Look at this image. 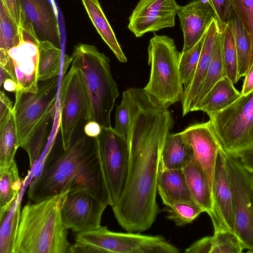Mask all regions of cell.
Here are the masks:
<instances>
[{
	"label": "cell",
	"mask_w": 253,
	"mask_h": 253,
	"mask_svg": "<svg viewBox=\"0 0 253 253\" xmlns=\"http://www.w3.org/2000/svg\"><path fill=\"white\" fill-rule=\"evenodd\" d=\"M122 97L129 114L128 165L123 192L112 208L125 231L141 233L152 227L159 212L158 177L164 145L174 122L168 108L155 101L143 88H128Z\"/></svg>",
	"instance_id": "6da1fadb"
},
{
	"label": "cell",
	"mask_w": 253,
	"mask_h": 253,
	"mask_svg": "<svg viewBox=\"0 0 253 253\" xmlns=\"http://www.w3.org/2000/svg\"><path fill=\"white\" fill-rule=\"evenodd\" d=\"M87 190L111 206L95 138L73 139L69 147L46 157L29 186V202H38L72 191Z\"/></svg>",
	"instance_id": "7a4b0ae2"
},
{
	"label": "cell",
	"mask_w": 253,
	"mask_h": 253,
	"mask_svg": "<svg viewBox=\"0 0 253 253\" xmlns=\"http://www.w3.org/2000/svg\"><path fill=\"white\" fill-rule=\"evenodd\" d=\"M58 77L42 82L36 92L17 89L13 115L20 145L27 153L30 167L45 148L57 104Z\"/></svg>",
	"instance_id": "3957f363"
},
{
	"label": "cell",
	"mask_w": 253,
	"mask_h": 253,
	"mask_svg": "<svg viewBox=\"0 0 253 253\" xmlns=\"http://www.w3.org/2000/svg\"><path fill=\"white\" fill-rule=\"evenodd\" d=\"M67 193L25 205L14 253H71L68 229L61 215V203Z\"/></svg>",
	"instance_id": "277c9868"
},
{
	"label": "cell",
	"mask_w": 253,
	"mask_h": 253,
	"mask_svg": "<svg viewBox=\"0 0 253 253\" xmlns=\"http://www.w3.org/2000/svg\"><path fill=\"white\" fill-rule=\"evenodd\" d=\"M71 63L79 71L87 94L89 121L102 127H112L111 114L119 95L112 76L109 58L93 45L79 43L70 56Z\"/></svg>",
	"instance_id": "5b68a950"
},
{
	"label": "cell",
	"mask_w": 253,
	"mask_h": 253,
	"mask_svg": "<svg viewBox=\"0 0 253 253\" xmlns=\"http://www.w3.org/2000/svg\"><path fill=\"white\" fill-rule=\"evenodd\" d=\"M180 55L174 40L168 36L155 35L149 41L150 74L143 89L155 101L168 108L181 101L183 95L179 70Z\"/></svg>",
	"instance_id": "8992f818"
},
{
	"label": "cell",
	"mask_w": 253,
	"mask_h": 253,
	"mask_svg": "<svg viewBox=\"0 0 253 253\" xmlns=\"http://www.w3.org/2000/svg\"><path fill=\"white\" fill-rule=\"evenodd\" d=\"M178 249L160 235L117 232L107 226L77 233L71 253H178Z\"/></svg>",
	"instance_id": "52a82bcc"
},
{
	"label": "cell",
	"mask_w": 253,
	"mask_h": 253,
	"mask_svg": "<svg viewBox=\"0 0 253 253\" xmlns=\"http://www.w3.org/2000/svg\"><path fill=\"white\" fill-rule=\"evenodd\" d=\"M208 115L217 140L227 154L238 158L253 148V90L241 95L224 110Z\"/></svg>",
	"instance_id": "ba28073f"
},
{
	"label": "cell",
	"mask_w": 253,
	"mask_h": 253,
	"mask_svg": "<svg viewBox=\"0 0 253 253\" xmlns=\"http://www.w3.org/2000/svg\"><path fill=\"white\" fill-rule=\"evenodd\" d=\"M95 139L112 207L119 200L126 182L129 159L127 140L112 127L102 126Z\"/></svg>",
	"instance_id": "9c48e42d"
},
{
	"label": "cell",
	"mask_w": 253,
	"mask_h": 253,
	"mask_svg": "<svg viewBox=\"0 0 253 253\" xmlns=\"http://www.w3.org/2000/svg\"><path fill=\"white\" fill-rule=\"evenodd\" d=\"M59 97L61 143L65 149L72 142L81 121L88 122L89 117L87 94L81 74L74 66L62 76Z\"/></svg>",
	"instance_id": "30bf717a"
},
{
	"label": "cell",
	"mask_w": 253,
	"mask_h": 253,
	"mask_svg": "<svg viewBox=\"0 0 253 253\" xmlns=\"http://www.w3.org/2000/svg\"><path fill=\"white\" fill-rule=\"evenodd\" d=\"M225 158L233 194L235 233L247 253H253V189L239 159L226 153Z\"/></svg>",
	"instance_id": "8fae6325"
},
{
	"label": "cell",
	"mask_w": 253,
	"mask_h": 253,
	"mask_svg": "<svg viewBox=\"0 0 253 253\" xmlns=\"http://www.w3.org/2000/svg\"><path fill=\"white\" fill-rule=\"evenodd\" d=\"M40 42L30 23L20 27L19 39L8 52L12 79L18 90L36 92L39 89Z\"/></svg>",
	"instance_id": "7c38bea8"
},
{
	"label": "cell",
	"mask_w": 253,
	"mask_h": 253,
	"mask_svg": "<svg viewBox=\"0 0 253 253\" xmlns=\"http://www.w3.org/2000/svg\"><path fill=\"white\" fill-rule=\"evenodd\" d=\"M107 206L87 190L67 192L61 206V215L67 229L79 233L101 226L103 213Z\"/></svg>",
	"instance_id": "4fadbf2b"
},
{
	"label": "cell",
	"mask_w": 253,
	"mask_h": 253,
	"mask_svg": "<svg viewBox=\"0 0 253 253\" xmlns=\"http://www.w3.org/2000/svg\"><path fill=\"white\" fill-rule=\"evenodd\" d=\"M212 195L213 211L210 217L214 232L227 231L235 233L233 194L225 153L221 146L214 172Z\"/></svg>",
	"instance_id": "5bb4252c"
},
{
	"label": "cell",
	"mask_w": 253,
	"mask_h": 253,
	"mask_svg": "<svg viewBox=\"0 0 253 253\" xmlns=\"http://www.w3.org/2000/svg\"><path fill=\"white\" fill-rule=\"evenodd\" d=\"M178 6L175 0H140L129 17L128 29L139 38L173 27Z\"/></svg>",
	"instance_id": "9a60e30c"
},
{
	"label": "cell",
	"mask_w": 253,
	"mask_h": 253,
	"mask_svg": "<svg viewBox=\"0 0 253 253\" xmlns=\"http://www.w3.org/2000/svg\"><path fill=\"white\" fill-rule=\"evenodd\" d=\"M181 132L191 147L212 194L214 172L220 145L209 121L190 125Z\"/></svg>",
	"instance_id": "2e32d148"
},
{
	"label": "cell",
	"mask_w": 253,
	"mask_h": 253,
	"mask_svg": "<svg viewBox=\"0 0 253 253\" xmlns=\"http://www.w3.org/2000/svg\"><path fill=\"white\" fill-rule=\"evenodd\" d=\"M18 0L21 10V25L24 23H30L40 41H48L60 47V31L51 1Z\"/></svg>",
	"instance_id": "e0dca14e"
},
{
	"label": "cell",
	"mask_w": 253,
	"mask_h": 253,
	"mask_svg": "<svg viewBox=\"0 0 253 253\" xmlns=\"http://www.w3.org/2000/svg\"><path fill=\"white\" fill-rule=\"evenodd\" d=\"M177 14L183 36L181 52L191 48L205 34L215 14L207 0H194L179 5Z\"/></svg>",
	"instance_id": "ac0fdd59"
},
{
	"label": "cell",
	"mask_w": 253,
	"mask_h": 253,
	"mask_svg": "<svg viewBox=\"0 0 253 253\" xmlns=\"http://www.w3.org/2000/svg\"><path fill=\"white\" fill-rule=\"evenodd\" d=\"M221 27L216 18L213 19L207 28L200 59L196 70L188 83L184 86L181 101L182 116L192 112L211 63L216 40L221 33Z\"/></svg>",
	"instance_id": "d6986e66"
},
{
	"label": "cell",
	"mask_w": 253,
	"mask_h": 253,
	"mask_svg": "<svg viewBox=\"0 0 253 253\" xmlns=\"http://www.w3.org/2000/svg\"><path fill=\"white\" fill-rule=\"evenodd\" d=\"M157 192L165 207L181 202L196 203L181 169H169L160 165Z\"/></svg>",
	"instance_id": "ffe728a7"
},
{
	"label": "cell",
	"mask_w": 253,
	"mask_h": 253,
	"mask_svg": "<svg viewBox=\"0 0 253 253\" xmlns=\"http://www.w3.org/2000/svg\"><path fill=\"white\" fill-rule=\"evenodd\" d=\"M182 170L194 200L210 216L213 208L212 194L202 169L194 157Z\"/></svg>",
	"instance_id": "44dd1931"
},
{
	"label": "cell",
	"mask_w": 253,
	"mask_h": 253,
	"mask_svg": "<svg viewBox=\"0 0 253 253\" xmlns=\"http://www.w3.org/2000/svg\"><path fill=\"white\" fill-rule=\"evenodd\" d=\"M241 95L231 81L224 77L213 86L193 108L192 112L201 111L208 115L222 111L231 105Z\"/></svg>",
	"instance_id": "7402d4cb"
},
{
	"label": "cell",
	"mask_w": 253,
	"mask_h": 253,
	"mask_svg": "<svg viewBox=\"0 0 253 253\" xmlns=\"http://www.w3.org/2000/svg\"><path fill=\"white\" fill-rule=\"evenodd\" d=\"M86 12L97 32L121 63L127 62L124 53L99 0H81Z\"/></svg>",
	"instance_id": "603a6c76"
},
{
	"label": "cell",
	"mask_w": 253,
	"mask_h": 253,
	"mask_svg": "<svg viewBox=\"0 0 253 253\" xmlns=\"http://www.w3.org/2000/svg\"><path fill=\"white\" fill-rule=\"evenodd\" d=\"M191 147L182 133H170L164 145L161 165L169 169H182L193 158Z\"/></svg>",
	"instance_id": "cb8c5ba5"
},
{
	"label": "cell",
	"mask_w": 253,
	"mask_h": 253,
	"mask_svg": "<svg viewBox=\"0 0 253 253\" xmlns=\"http://www.w3.org/2000/svg\"><path fill=\"white\" fill-rule=\"evenodd\" d=\"M22 182L15 160L0 167V217L12 208L18 199Z\"/></svg>",
	"instance_id": "d4e9b609"
},
{
	"label": "cell",
	"mask_w": 253,
	"mask_h": 253,
	"mask_svg": "<svg viewBox=\"0 0 253 253\" xmlns=\"http://www.w3.org/2000/svg\"><path fill=\"white\" fill-rule=\"evenodd\" d=\"M20 27L13 20L3 2L0 0V66L12 77L8 55L9 50L18 41Z\"/></svg>",
	"instance_id": "484cf974"
},
{
	"label": "cell",
	"mask_w": 253,
	"mask_h": 253,
	"mask_svg": "<svg viewBox=\"0 0 253 253\" xmlns=\"http://www.w3.org/2000/svg\"><path fill=\"white\" fill-rule=\"evenodd\" d=\"M228 25L234 39L240 79L245 76L252 62V43L247 31L233 9Z\"/></svg>",
	"instance_id": "4316f807"
},
{
	"label": "cell",
	"mask_w": 253,
	"mask_h": 253,
	"mask_svg": "<svg viewBox=\"0 0 253 253\" xmlns=\"http://www.w3.org/2000/svg\"><path fill=\"white\" fill-rule=\"evenodd\" d=\"M61 50L48 41H40L39 60V81L44 82L60 74Z\"/></svg>",
	"instance_id": "83f0119b"
},
{
	"label": "cell",
	"mask_w": 253,
	"mask_h": 253,
	"mask_svg": "<svg viewBox=\"0 0 253 253\" xmlns=\"http://www.w3.org/2000/svg\"><path fill=\"white\" fill-rule=\"evenodd\" d=\"M18 199L11 210L0 217V253H14L21 212Z\"/></svg>",
	"instance_id": "f1b7e54d"
},
{
	"label": "cell",
	"mask_w": 253,
	"mask_h": 253,
	"mask_svg": "<svg viewBox=\"0 0 253 253\" xmlns=\"http://www.w3.org/2000/svg\"><path fill=\"white\" fill-rule=\"evenodd\" d=\"M20 147L12 112L0 125V167L10 164L14 160Z\"/></svg>",
	"instance_id": "f546056e"
},
{
	"label": "cell",
	"mask_w": 253,
	"mask_h": 253,
	"mask_svg": "<svg viewBox=\"0 0 253 253\" xmlns=\"http://www.w3.org/2000/svg\"><path fill=\"white\" fill-rule=\"evenodd\" d=\"M222 61L226 77L234 84L239 81L238 57L234 37L228 25L221 28Z\"/></svg>",
	"instance_id": "4dcf8cb0"
},
{
	"label": "cell",
	"mask_w": 253,
	"mask_h": 253,
	"mask_svg": "<svg viewBox=\"0 0 253 253\" xmlns=\"http://www.w3.org/2000/svg\"><path fill=\"white\" fill-rule=\"evenodd\" d=\"M224 77H226L222 58L220 33L215 42L212 58L196 98L194 107L205 97L217 82Z\"/></svg>",
	"instance_id": "1f68e13d"
},
{
	"label": "cell",
	"mask_w": 253,
	"mask_h": 253,
	"mask_svg": "<svg viewBox=\"0 0 253 253\" xmlns=\"http://www.w3.org/2000/svg\"><path fill=\"white\" fill-rule=\"evenodd\" d=\"M164 210L168 213L167 218L178 226L192 223L200 214L205 212L195 203H177L170 207H165Z\"/></svg>",
	"instance_id": "d6a6232c"
},
{
	"label": "cell",
	"mask_w": 253,
	"mask_h": 253,
	"mask_svg": "<svg viewBox=\"0 0 253 253\" xmlns=\"http://www.w3.org/2000/svg\"><path fill=\"white\" fill-rule=\"evenodd\" d=\"M205 36V33L191 48L186 52H181L179 70L181 80L184 86L188 83L196 70L200 59Z\"/></svg>",
	"instance_id": "836d02e7"
},
{
	"label": "cell",
	"mask_w": 253,
	"mask_h": 253,
	"mask_svg": "<svg viewBox=\"0 0 253 253\" xmlns=\"http://www.w3.org/2000/svg\"><path fill=\"white\" fill-rule=\"evenodd\" d=\"M244 250L235 233L227 231L214 232L210 253H241Z\"/></svg>",
	"instance_id": "e575fe53"
},
{
	"label": "cell",
	"mask_w": 253,
	"mask_h": 253,
	"mask_svg": "<svg viewBox=\"0 0 253 253\" xmlns=\"http://www.w3.org/2000/svg\"><path fill=\"white\" fill-rule=\"evenodd\" d=\"M234 12L242 23L251 41L253 61V0H231Z\"/></svg>",
	"instance_id": "d590c367"
},
{
	"label": "cell",
	"mask_w": 253,
	"mask_h": 253,
	"mask_svg": "<svg viewBox=\"0 0 253 253\" xmlns=\"http://www.w3.org/2000/svg\"><path fill=\"white\" fill-rule=\"evenodd\" d=\"M212 8L221 28L228 25L233 8L231 0H207Z\"/></svg>",
	"instance_id": "8d00e7d4"
},
{
	"label": "cell",
	"mask_w": 253,
	"mask_h": 253,
	"mask_svg": "<svg viewBox=\"0 0 253 253\" xmlns=\"http://www.w3.org/2000/svg\"><path fill=\"white\" fill-rule=\"evenodd\" d=\"M129 125V114L125 100L122 98L121 103L117 106L115 113V123L114 130L120 135L126 138Z\"/></svg>",
	"instance_id": "74e56055"
},
{
	"label": "cell",
	"mask_w": 253,
	"mask_h": 253,
	"mask_svg": "<svg viewBox=\"0 0 253 253\" xmlns=\"http://www.w3.org/2000/svg\"><path fill=\"white\" fill-rule=\"evenodd\" d=\"M212 245V236L204 237L186 249L187 253H210Z\"/></svg>",
	"instance_id": "f35d334b"
},
{
	"label": "cell",
	"mask_w": 253,
	"mask_h": 253,
	"mask_svg": "<svg viewBox=\"0 0 253 253\" xmlns=\"http://www.w3.org/2000/svg\"><path fill=\"white\" fill-rule=\"evenodd\" d=\"M14 103L2 90L0 92V125L12 112Z\"/></svg>",
	"instance_id": "ab89813d"
},
{
	"label": "cell",
	"mask_w": 253,
	"mask_h": 253,
	"mask_svg": "<svg viewBox=\"0 0 253 253\" xmlns=\"http://www.w3.org/2000/svg\"><path fill=\"white\" fill-rule=\"evenodd\" d=\"M10 15L18 26L21 23V10L18 0H2Z\"/></svg>",
	"instance_id": "60d3db41"
},
{
	"label": "cell",
	"mask_w": 253,
	"mask_h": 253,
	"mask_svg": "<svg viewBox=\"0 0 253 253\" xmlns=\"http://www.w3.org/2000/svg\"><path fill=\"white\" fill-rule=\"evenodd\" d=\"M238 158L244 168L249 173L253 174V148L245 151Z\"/></svg>",
	"instance_id": "b9f144b4"
},
{
	"label": "cell",
	"mask_w": 253,
	"mask_h": 253,
	"mask_svg": "<svg viewBox=\"0 0 253 253\" xmlns=\"http://www.w3.org/2000/svg\"><path fill=\"white\" fill-rule=\"evenodd\" d=\"M102 126L97 122L89 121L84 126V133L87 136L96 138L101 133Z\"/></svg>",
	"instance_id": "7bdbcfd3"
},
{
	"label": "cell",
	"mask_w": 253,
	"mask_h": 253,
	"mask_svg": "<svg viewBox=\"0 0 253 253\" xmlns=\"http://www.w3.org/2000/svg\"><path fill=\"white\" fill-rule=\"evenodd\" d=\"M241 95L246 94L253 90V61L245 75Z\"/></svg>",
	"instance_id": "ee69618b"
},
{
	"label": "cell",
	"mask_w": 253,
	"mask_h": 253,
	"mask_svg": "<svg viewBox=\"0 0 253 253\" xmlns=\"http://www.w3.org/2000/svg\"><path fill=\"white\" fill-rule=\"evenodd\" d=\"M2 85L4 90L9 92H15L18 89L17 82L10 78L6 79Z\"/></svg>",
	"instance_id": "f6af8a7d"
},
{
	"label": "cell",
	"mask_w": 253,
	"mask_h": 253,
	"mask_svg": "<svg viewBox=\"0 0 253 253\" xmlns=\"http://www.w3.org/2000/svg\"><path fill=\"white\" fill-rule=\"evenodd\" d=\"M0 68V86H1L3 82L7 79L11 78L8 73L1 66Z\"/></svg>",
	"instance_id": "bcb514c9"
},
{
	"label": "cell",
	"mask_w": 253,
	"mask_h": 253,
	"mask_svg": "<svg viewBox=\"0 0 253 253\" xmlns=\"http://www.w3.org/2000/svg\"><path fill=\"white\" fill-rule=\"evenodd\" d=\"M249 179L251 186L253 189V174L248 172Z\"/></svg>",
	"instance_id": "7dc6e473"
}]
</instances>
